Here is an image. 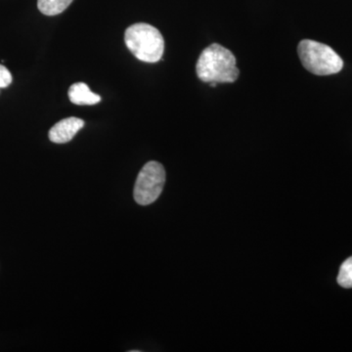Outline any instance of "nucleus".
<instances>
[{
	"label": "nucleus",
	"instance_id": "f257e3e1",
	"mask_svg": "<svg viewBox=\"0 0 352 352\" xmlns=\"http://www.w3.org/2000/svg\"><path fill=\"white\" fill-rule=\"evenodd\" d=\"M196 73L201 82L208 83L235 82L240 75L233 53L219 43L210 44L201 51Z\"/></svg>",
	"mask_w": 352,
	"mask_h": 352
},
{
	"label": "nucleus",
	"instance_id": "f03ea898",
	"mask_svg": "<svg viewBox=\"0 0 352 352\" xmlns=\"http://www.w3.org/2000/svg\"><path fill=\"white\" fill-rule=\"evenodd\" d=\"M126 47L140 61L157 63L163 57L164 39L157 28L146 23L129 25L124 32Z\"/></svg>",
	"mask_w": 352,
	"mask_h": 352
},
{
	"label": "nucleus",
	"instance_id": "7ed1b4c3",
	"mask_svg": "<svg viewBox=\"0 0 352 352\" xmlns=\"http://www.w3.org/2000/svg\"><path fill=\"white\" fill-rule=\"evenodd\" d=\"M298 56L305 69L316 76H329L340 73L344 61L326 44L303 39L298 46Z\"/></svg>",
	"mask_w": 352,
	"mask_h": 352
},
{
	"label": "nucleus",
	"instance_id": "20e7f679",
	"mask_svg": "<svg viewBox=\"0 0 352 352\" xmlns=\"http://www.w3.org/2000/svg\"><path fill=\"white\" fill-rule=\"evenodd\" d=\"M166 183V170L163 164L151 161L143 166L136 179L133 196L141 206L151 205L159 198Z\"/></svg>",
	"mask_w": 352,
	"mask_h": 352
},
{
	"label": "nucleus",
	"instance_id": "39448f33",
	"mask_svg": "<svg viewBox=\"0 0 352 352\" xmlns=\"http://www.w3.org/2000/svg\"><path fill=\"white\" fill-rule=\"evenodd\" d=\"M85 120L78 118H67L51 127L48 136L51 142L64 144L75 138L76 134L85 126Z\"/></svg>",
	"mask_w": 352,
	"mask_h": 352
},
{
	"label": "nucleus",
	"instance_id": "423d86ee",
	"mask_svg": "<svg viewBox=\"0 0 352 352\" xmlns=\"http://www.w3.org/2000/svg\"><path fill=\"white\" fill-rule=\"evenodd\" d=\"M69 99L76 105H95L101 101L98 94H94L85 82H76L69 88Z\"/></svg>",
	"mask_w": 352,
	"mask_h": 352
},
{
	"label": "nucleus",
	"instance_id": "0eeeda50",
	"mask_svg": "<svg viewBox=\"0 0 352 352\" xmlns=\"http://www.w3.org/2000/svg\"><path fill=\"white\" fill-rule=\"evenodd\" d=\"M74 0H38V10L46 16H56L64 12Z\"/></svg>",
	"mask_w": 352,
	"mask_h": 352
},
{
	"label": "nucleus",
	"instance_id": "6e6552de",
	"mask_svg": "<svg viewBox=\"0 0 352 352\" xmlns=\"http://www.w3.org/2000/svg\"><path fill=\"white\" fill-rule=\"evenodd\" d=\"M338 283L342 288H352V256L344 261L340 266Z\"/></svg>",
	"mask_w": 352,
	"mask_h": 352
},
{
	"label": "nucleus",
	"instance_id": "1a4fd4ad",
	"mask_svg": "<svg viewBox=\"0 0 352 352\" xmlns=\"http://www.w3.org/2000/svg\"><path fill=\"white\" fill-rule=\"evenodd\" d=\"M12 82V75L9 69L0 64V88L9 87Z\"/></svg>",
	"mask_w": 352,
	"mask_h": 352
}]
</instances>
